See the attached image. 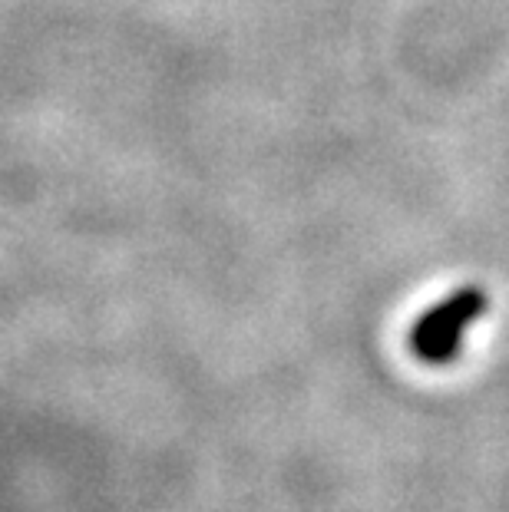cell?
I'll return each mask as SVG.
<instances>
[{"instance_id":"cell-1","label":"cell","mask_w":509,"mask_h":512,"mask_svg":"<svg viewBox=\"0 0 509 512\" xmlns=\"http://www.w3.org/2000/svg\"><path fill=\"white\" fill-rule=\"evenodd\" d=\"M486 311V291L467 285L460 291L447 294L443 301H437L433 308L417 318V324L410 328V351L417 361L424 364H450L460 354L463 334L473 321H480Z\"/></svg>"}]
</instances>
